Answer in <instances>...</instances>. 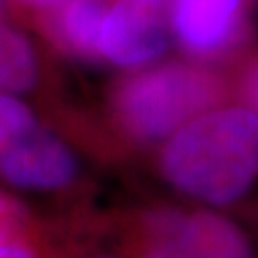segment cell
I'll use <instances>...</instances> for the list:
<instances>
[{"mask_svg":"<svg viewBox=\"0 0 258 258\" xmlns=\"http://www.w3.org/2000/svg\"><path fill=\"white\" fill-rule=\"evenodd\" d=\"M159 172L180 195L228 207L258 178V113L247 103H218L185 122L159 153Z\"/></svg>","mask_w":258,"mask_h":258,"instance_id":"cell-1","label":"cell"},{"mask_svg":"<svg viewBox=\"0 0 258 258\" xmlns=\"http://www.w3.org/2000/svg\"><path fill=\"white\" fill-rule=\"evenodd\" d=\"M228 98V83L199 59L168 61L122 77L109 96L115 128L134 144L165 142Z\"/></svg>","mask_w":258,"mask_h":258,"instance_id":"cell-2","label":"cell"},{"mask_svg":"<svg viewBox=\"0 0 258 258\" xmlns=\"http://www.w3.org/2000/svg\"><path fill=\"white\" fill-rule=\"evenodd\" d=\"M134 258H254L247 233L220 212L153 209L130 230Z\"/></svg>","mask_w":258,"mask_h":258,"instance_id":"cell-3","label":"cell"},{"mask_svg":"<svg viewBox=\"0 0 258 258\" xmlns=\"http://www.w3.org/2000/svg\"><path fill=\"white\" fill-rule=\"evenodd\" d=\"M252 0H170V33L185 54L211 61L233 54L249 35Z\"/></svg>","mask_w":258,"mask_h":258,"instance_id":"cell-4","label":"cell"},{"mask_svg":"<svg viewBox=\"0 0 258 258\" xmlns=\"http://www.w3.org/2000/svg\"><path fill=\"white\" fill-rule=\"evenodd\" d=\"M170 37L161 8L111 0L98 33L96 59L122 69L148 67L165 54Z\"/></svg>","mask_w":258,"mask_h":258,"instance_id":"cell-5","label":"cell"},{"mask_svg":"<svg viewBox=\"0 0 258 258\" xmlns=\"http://www.w3.org/2000/svg\"><path fill=\"white\" fill-rule=\"evenodd\" d=\"M0 176L23 191H57L79 176V159L38 122L0 151Z\"/></svg>","mask_w":258,"mask_h":258,"instance_id":"cell-6","label":"cell"},{"mask_svg":"<svg viewBox=\"0 0 258 258\" xmlns=\"http://www.w3.org/2000/svg\"><path fill=\"white\" fill-rule=\"evenodd\" d=\"M111 0H63L40 18L48 37L65 54L96 59V42Z\"/></svg>","mask_w":258,"mask_h":258,"instance_id":"cell-7","label":"cell"},{"mask_svg":"<svg viewBox=\"0 0 258 258\" xmlns=\"http://www.w3.org/2000/svg\"><path fill=\"white\" fill-rule=\"evenodd\" d=\"M38 73V57L31 40L0 19V92H27L37 84Z\"/></svg>","mask_w":258,"mask_h":258,"instance_id":"cell-8","label":"cell"},{"mask_svg":"<svg viewBox=\"0 0 258 258\" xmlns=\"http://www.w3.org/2000/svg\"><path fill=\"white\" fill-rule=\"evenodd\" d=\"M0 258H42L29 211L6 194H0Z\"/></svg>","mask_w":258,"mask_h":258,"instance_id":"cell-9","label":"cell"},{"mask_svg":"<svg viewBox=\"0 0 258 258\" xmlns=\"http://www.w3.org/2000/svg\"><path fill=\"white\" fill-rule=\"evenodd\" d=\"M38 124L35 111L16 94L0 92V151Z\"/></svg>","mask_w":258,"mask_h":258,"instance_id":"cell-10","label":"cell"},{"mask_svg":"<svg viewBox=\"0 0 258 258\" xmlns=\"http://www.w3.org/2000/svg\"><path fill=\"white\" fill-rule=\"evenodd\" d=\"M243 94L247 98V105L258 113V55L250 61L243 75Z\"/></svg>","mask_w":258,"mask_h":258,"instance_id":"cell-11","label":"cell"},{"mask_svg":"<svg viewBox=\"0 0 258 258\" xmlns=\"http://www.w3.org/2000/svg\"><path fill=\"white\" fill-rule=\"evenodd\" d=\"M134 2L146 4V6H153V8H161V4H163L165 0H134Z\"/></svg>","mask_w":258,"mask_h":258,"instance_id":"cell-12","label":"cell"},{"mask_svg":"<svg viewBox=\"0 0 258 258\" xmlns=\"http://www.w3.org/2000/svg\"><path fill=\"white\" fill-rule=\"evenodd\" d=\"M86 258H119V256H113V254H92V256H86Z\"/></svg>","mask_w":258,"mask_h":258,"instance_id":"cell-13","label":"cell"},{"mask_svg":"<svg viewBox=\"0 0 258 258\" xmlns=\"http://www.w3.org/2000/svg\"><path fill=\"white\" fill-rule=\"evenodd\" d=\"M6 4V0H0V10H2V6Z\"/></svg>","mask_w":258,"mask_h":258,"instance_id":"cell-14","label":"cell"}]
</instances>
